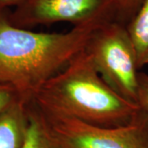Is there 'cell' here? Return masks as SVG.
Returning <instances> with one entry per match:
<instances>
[{"label": "cell", "instance_id": "1", "mask_svg": "<svg viewBox=\"0 0 148 148\" xmlns=\"http://www.w3.org/2000/svg\"><path fill=\"white\" fill-rule=\"evenodd\" d=\"M0 11V82L12 85L26 101L68 65L103 19L74 26L65 33L35 32L12 25Z\"/></svg>", "mask_w": 148, "mask_h": 148}, {"label": "cell", "instance_id": "2", "mask_svg": "<svg viewBox=\"0 0 148 148\" xmlns=\"http://www.w3.org/2000/svg\"><path fill=\"white\" fill-rule=\"evenodd\" d=\"M32 101L43 108L106 127L126 125L142 109L106 83L84 49L45 82Z\"/></svg>", "mask_w": 148, "mask_h": 148}, {"label": "cell", "instance_id": "3", "mask_svg": "<svg viewBox=\"0 0 148 148\" xmlns=\"http://www.w3.org/2000/svg\"><path fill=\"white\" fill-rule=\"evenodd\" d=\"M52 148H148V115L141 109L132 122L106 127L37 106Z\"/></svg>", "mask_w": 148, "mask_h": 148}, {"label": "cell", "instance_id": "4", "mask_svg": "<svg viewBox=\"0 0 148 148\" xmlns=\"http://www.w3.org/2000/svg\"><path fill=\"white\" fill-rule=\"evenodd\" d=\"M84 50L106 83L122 97L138 105L140 69L127 27L115 21L101 22L92 32Z\"/></svg>", "mask_w": 148, "mask_h": 148}, {"label": "cell", "instance_id": "5", "mask_svg": "<svg viewBox=\"0 0 148 148\" xmlns=\"http://www.w3.org/2000/svg\"><path fill=\"white\" fill-rule=\"evenodd\" d=\"M110 0H23L8 12L15 27L30 29L40 25L69 21L74 26L102 17Z\"/></svg>", "mask_w": 148, "mask_h": 148}, {"label": "cell", "instance_id": "6", "mask_svg": "<svg viewBox=\"0 0 148 148\" xmlns=\"http://www.w3.org/2000/svg\"><path fill=\"white\" fill-rule=\"evenodd\" d=\"M28 102L20 100L0 114V148H21L28 124Z\"/></svg>", "mask_w": 148, "mask_h": 148}, {"label": "cell", "instance_id": "7", "mask_svg": "<svg viewBox=\"0 0 148 148\" xmlns=\"http://www.w3.org/2000/svg\"><path fill=\"white\" fill-rule=\"evenodd\" d=\"M135 49L138 69L148 65V0H143L137 13L127 25Z\"/></svg>", "mask_w": 148, "mask_h": 148}, {"label": "cell", "instance_id": "8", "mask_svg": "<svg viewBox=\"0 0 148 148\" xmlns=\"http://www.w3.org/2000/svg\"><path fill=\"white\" fill-rule=\"evenodd\" d=\"M21 148H52L32 101L28 102V124Z\"/></svg>", "mask_w": 148, "mask_h": 148}, {"label": "cell", "instance_id": "9", "mask_svg": "<svg viewBox=\"0 0 148 148\" xmlns=\"http://www.w3.org/2000/svg\"><path fill=\"white\" fill-rule=\"evenodd\" d=\"M143 0H110L102 12L106 21L127 25L137 13Z\"/></svg>", "mask_w": 148, "mask_h": 148}, {"label": "cell", "instance_id": "10", "mask_svg": "<svg viewBox=\"0 0 148 148\" xmlns=\"http://www.w3.org/2000/svg\"><path fill=\"white\" fill-rule=\"evenodd\" d=\"M21 99L25 100L14 86L0 82V114Z\"/></svg>", "mask_w": 148, "mask_h": 148}, {"label": "cell", "instance_id": "11", "mask_svg": "<svg viewBox=\"0 0 148 148\" xmlns=\"http://www.w3.org/2000/svg\"><path fill=\"white\" fill-rule=\"evenodd\" d=\"M138 103L148 115V75L140 72L138 74Z\"/></svg>", "mask_w": 148, "mask_h": 148}, {"label": "cell", "instance_id": "12", "mask_svg": "<svg viewBox=\"0 0 148 148\" xmlns=\"http://www.w3.org/2000/svg\"><path fill=\"white\" fill-rule=\"evenodd\" d=\"M23 0H0V11L8 10L11 7H16Z\"/></svg>", "mask_w": 148, "mask_h": 148}]
</instances>
